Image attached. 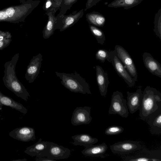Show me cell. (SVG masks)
Here are the masks:
<instances>
[{
    "label": "cell",
    "mask_w": 161,
    "mask_h": 161,
    "mask_svg": "<svg viewBox=\"0 0 161 161\" xmlns=\"http://www.w3.org/2000/svg\"><path fill=\"white\" fill-rule=\"evenodd\" d=\"M71 137L74 140L72 143L75 146L79 145L86 147L94 144L98 142L97 138L93 137L86 133L76 135Z\"/></svg>",
    "instance_id": "ffe728a7"
},
{
    "label": "cell",
    "mask_w": 161,
    "mask_h": 161,
    "mask_svg": "<svg viewBox=\"0 0 161 161\" xmlns=\"http://www.w3.org/2000/svg\"><path fill=\"white\" fill-rule=\"evenodd\" d=\"M124 128L122 126L118 125H112L108 127L105 131V134L107 135H117L122 133Z\"/></svg>",
    "instance_id": "f1b7e54d"
},
{
    "label": "cell",
    "mask_w": 161,
    "mask_h": 161,
    "mask_svg": "<svg viewBox=\"0 0 161 161\" xmlns=\"http://www.w3.org/2000/svg\"><path fill=\"white\" fill-rule=\"evenodd\" d=\"M161 108V93L156 88L147 86L142 92L139 110L140 119L146 120L153 113Z\"/></svg>",
    "instance_id": "7a4b0ae2"
},
{
    "label": "cell",
    "mask_w": 161,
    "mask_h": 161,
    "mask_svg": "<svg viewBox=\"0 0 161 161\" xmlns=\"http://www.w3.org/2000/svg\"><path fill=\"white\" fill-rule=\"evenodd\" d=\"M153 31L161 40V8L155 14L154 19Z\"/></svg>",
    "instance_id": "d4e9b609"
},
{
    "label": "cell",
    "mask_w": 161,
    "mask_h": 161,
    "mask_svg": "<svg viewBox=\"0 0 161 161\" xmlns=\"http://www.w3.org/2000/svg\"><path fill=\"white\" fill-rule=\"evenodd\" d=\"M54 24L55 19L53 16L52 14L49 15L48 21L42 32L44 39H47L53 34Z\"/></svg>",
    "instance_id": "603a6c76"
},
{
    "label": "cell",
    "mask_w": 161,
    "mask_h": 161,
    "mask_svg": "<svg viewBox=\"0 0 161 161\" xmlns=\"http://www.w3.org/2000/svg\"><path fill=\"white\" fill-rule=\"evenodd\" d=\"M42 57L40 53L33 56L27 66L25 78L29 83L33 82L39 73Z\"/></svg>",
    "instance_id": "8fae6325"
},
{
    "label": "cell",
    "mask_w": 161,
    "mask_h": 161,
    "mask_svg": "<svg viewBox=\"0 0 161 161\" xmlns=\"http://www.w3.org/2000/svg\"><path fill=\"white\" fill-rule=\"evenodd\" d=\"M144 0H114L108 6L109 7L117 8L122 7L127 9L137 5Z\"/></svg>",
    "instance_id": "44dd1931"
},
{
    "label": "cell",
    "mask_w": 161,
    "mask_h": 161,
    "mask_svg": "<svg viewBox=\"0 0 161 161\" xmlns=\"http://www.w3.org/2000/svg\"><path fill=\"white\" fill-rule=\"evenodd\" d=\"M31 3H25L21 5L12 6L4 10L8 16V22L18 23L23 20L32 8Z\"/></svg>",
    "instance_id": "5b68a950"
},
{
    "label": "cell",
    "mask_w": 161,
    "mask_h": 161,
    "mask_svg": "<svg viewBox=\"0 0 161 161\" xmlns=\"http://www.w3.org/2000/svg\"><path fill=\"white\" fill-rule=\"evenodd\" d=\"M117 57L123 64L128 73L136 81L137 79V73L136 67L131 57L127 51L122 47L116 45L115 47Z\"/></svg>",
    "instance_id": "8992f818"
},
{
    "label": "cell",
    "mask_w": 161,
    "mask_h": 161,
    "mask_svg": "<svg viewBox=\"0 0 161 161\" xmlns=\"http://www.w3.org/2000/svg\"><path fill=\"white\" fill-rule=\"evenodd\" d=\"M70 152L69 149L51 142L47 157L56 160L66 159L69 157Z\"/></svg>",
    "instance_id": "5bb4252c"
},
{
    "label": "cell",
    "mask_w": 161,
    "mask_h": 161,
    "mask_svg": "<svg viewBox=\"0 0 161 161\" xmlns=\"http://www.w3.org/2000/svg\"></svg>",
    "instance_id": "74e56055"
},
{
    "label": "cell",
    "mask_w": 161,
    "mask_h": 161,
    "mask_svg": "<svg viewBox=\"0 0 161 161\" xmlns=\"http://www.w3.org/2000/svg\"><path fill=\"white\" fill-rule=\"evenodd\" d=\"M97 59L103 63L106 60L110 62V52L104 49L98 50L95 54Z\"/></svg>",
    "instance_id": "83f0119b"
},
{
    "label": "cell",
    "mask_w": 161,
    "mask_h": 161,
    "mask_svg": "<svg viewBox=\"0 0 161 161\" xmlns=\"http://www.w3.org/2000/svg\"><path fill=\"white\" fill-rule=\"evenodd\" d=\"M35 160L36 161H56V160L47 157H40L38 158H36Z\"/></svg>",
    "instance_id": "836d02e7"
},
{
    "label": "cell",
    "mask_w": 161,
    "mask_h": 161,
    "mask_svg": "<svg viewBox=\"0 0 161 161\" xmlns=\"http://www.w3.org/2000/svg\"><path fill=\"white\" fill-rule=\"evenodd\" d=\"M27 160V159L26 158H23V159H18L13 160H12L11 161H26Z\"/></svg>",
    "instance_id": "8d00e7d4"
},
{
    "label": "cell",
    "mask_w": 161,
    "mask_h": 161,
    "mask_svg": "<svg viewBox=\"0 0 161 161\" xmlns=\"http://www.w3.org/2000/svg\"><path fill=\"white\" fill-rule=\"evenodd\" d=\"M108 148L107 144L104 142L96 145L93 144L85 147L81 153L85 156L102 157Z\"/></svg>",
    "instance_id": "d6986e66"
},
{
    "label": "cell",
    "mask_w": 161,
    "mask_h": 161,
    "mask_svg": "<svg viewBox=\"0 0 161 161\" xmlns=\"http://www.w3.org/2000/svg\"><path fill=\"white\" fill-rule=\"evenodd\" d=\"M18 53L4 65V75L3 80L5 86L17 97L27 101L30 96L23 85L17 77L15 67L19 57Z\"/></svg>",
    "instance_id": "6da1fadb"
},
{
    "label": "cell",
    "mask_w": 161,
    "mask_h": 161,
    "mask_svg": "<svg viewBox=\"0 0 161 161\" xmlns=\"http://www.w3.org/2000/svg\"><path fill=\"white\" fill-rule=\"evenodd\" d=\"M102 0H87L86 6V9L90 8L93 6L95 5L100 1Z\"/></svg>",
    "instance_id": "d6a6232c"
},
{
    "label": "cell",
    "mask_w": 161,
    "mask_h": 161,
    "mask_svg": "<svg viewBox=\"0 0 161 161\" xmlns=\"http://www.w3.org/2000/svg\"><path fill=\"white\" fill-rule=\"evenodd\" d=\"M110 147L112 153L123 155L139 150L141 149L142 146L138 142L127 140L115 143Z\"/></svg>",
    "instance_id": "ba28073f"
},
{
    "label": "cell",
    "mask_w": 161,
    "mask_h": 161,
    "mask_svg": "<svg viewBox=\"0 0 161 161\" xmlns=\"http://www.w3.org/2000/svg\"><path fill=\"white\" fill-rule=\"evenodd\" d=\"M127 105L130 113L133 114L140 109L142 98V92L141 88L134 92H127Z\"/></svg>",
    "instance_id": "4fadbf2b"
},
{
    "label": "cell",
    "mask_w": 161,
    "mask_h": 161,
    "mask_svg": "<svg viewBox=\"0 0 161 161\" xmlns=\"http://www.w3.org/2000/svg\"><path fill=\"white\" fill-rule=\"evenodd\" d=\"M110 62L112 64L118 75L122 78L129 87L134 86L136 81L131 76L118 58L115 50L110 51Z\"/></svg>",
    "instance_id": "52a82bcc"
},
{
    "label": "cell",
    "mask_w": 161,
    "mask_h": 161,
    "mask_svg": "<svg viewBox=\"0 0 161 161\" xmlns=\"http://www.w3.org/2000/svg\"><path fill=\"white\" fill-rule=\"evenodd\" d=\"M9 135L14 139L23 142L34 141L36 139L35 130L28 126L16 128L11 131Z\"/></svg>",
    "instance_id": "7c38bea8"
},
{
    "label": "cell",
    "mask_w": 161,
    "mask_h": 161,
    "mask_svg": "<svg viewBox=\"0 0 161 161\" xmlns=\"http://www.w3.org/2000/svg\"><path fill=\"white\" fill-rule=\"evenodd\" d=\"M55 73L60 79L62 84L71 92L91 94L89 84L76 71L69 74L58 72Z\"/></svg>",
    "instance_id": "3957f363"
},
{
    "label": "cell",
    "mask_w": 161,
    "mask_h": 161,
    "mask_svg": "<svg viewBox=\"0 0 161 161\" xmlns=\"http://www.w3.org/2000/svg\"><path fill=\"white\" fill-rule=\"evenodd\" d=\"M76 0H65L64 3L67 5H70L74 2Z\"/></svg>",
    "instance_id": "d590c367"
},
{
    "label": "cell",
    "mask_w": 161,
    "mask_h": 161,
    "mask_svg": "<svg viewBox=\"0 0 161 161\" xmlns=\"http://www.w3.org/2000/svg\"><path fill=\"white\" fill-rule=\"evenodd\" d=\"M96 70L97 81L100 94L102 96L105 97L109 83L107 73L99 65L96 66Z\"/></svg>",
    "instance_id": "2e32d148"
},
{
    "label": "cell",
    "mask_w": 161,
    "mask_h": 161,
    "mask_svg": "<svg viewBox=\"0 0 161 161\" xmlns=\"http://www.w3.org/2000/svg\"><path fill=\"white\" fill-rule=\"evenodd\" d=\"M89 27L92 34L96 39L98 43L103 45L105 40V37L103 31L92 25H90Z\"/></svg>",
    "instance_id": "cb8c5ba5"
},
{
    "label": "cell",
    "mask_w": 161,
    "mask_h": 161,
    "mask_svg": "<svg viewBox=\"0 0 161 161\" xmlns=\"http://www.w3.org/2000/svg\"><path fill=\"white\" fill-rule=\"evenodd\" d=\"M146 120L152 134H161V108L152 114Z\"/></svg>",
    "instance_id": "e0dca14e"
},
{
    "label": "cell",
    "mask_w": 161,
    "mask_h": 161,
    "mask_svg": "<svg viewBox=\"0 0 161 161\" xmlns=\"http://www.w3.org/2000/svg\"><path fill=\"white\" fill-rule=\"evenodd\" d=\"M81 11L73 15L67 16L65 19L62 26L60 29V31H63L71 26L79 18Z\"/></svg>",
    "instance_id": "484cf974"
},
{
    "label": "cell",
    "mask_w": 161,
    "mask_h": 161,
    "mask_svg": "<svg viewBox=\"0 0 161 161\" xmlns=\"http://www.w3.org/2000/svg\"><path fill=\"white\" fill-rule=\"evenodd\" d=\"M143 63L146 68L152 74L161 78V64L148 53L142 55Z\"/></svg>",
    "instance_id": "9a60e30c"
},
{
    "label": "cell",
    "mask_w": 161,
    "mask_h": 161,
    "mask_svg": "<svg viewBox=\"0 0 161 161\" xmlns=\"http://www.w3.org/2000/svg\"><path fill=\"white\" fill-rule=\"evenodd\" d=\"M52 4V3L51 0H47L45 4V8L46 9L48 8L51 6Z\"/></svg>",
    "instance_id": "e575fe53"
},
{
    "label": "cell",
    "mask_w": 161,
    "mask_h": 161,
    "mask_svg": "<svg viewBox=\"0 0 161 161\" xmlns=\"http://www.w3.org/2000/svg\"><path fill=\"white\" fill-rule=\"evenodd\" d=\"M12 41L11 38L0 41V50H2L8 47Z\"/></svg>",
    "instance_id": "4dcf8cb0"
},
{
    "label": "cell",
    "mask_w": 161,
    "mask_h": 161,
    "mask_svg": "<svg viewBox=\"0 0 161 161\" xmlns=\"http://www.w3.org/2000/svg\"><path fill=\"white\" fill-rule=\"evenodd\" d=\"M108 113L109 114H118L123 118L128 117L127 100L124 98L122 92L118 91L113 92Z\"/></svg>",
    "instance_id": "277c9868"
},
{
    "label": "cell",
    "mask_w": 161,
    "mask_h": 161,
    "mask_svg": "<svg viewBox=\"0 0 161 161\" xmlns=\"http://www.w3.org/2000/svg\"><path fill=\"white\" fill-rule=\"evenodd\" d=\"M8 22V16L5 10H0V22Z\"/></svg>",
    "instance_id": "1f68e13d"
},
{
    "label": "cell",
    "mask_w": 161,
    "mask_h": 161,
    "mask_svg": "<svg viewBox=\"0 0 161 161\" xmlns=\"http://www.w3.org/2000/svg\"><path fill=\"white\" fill-rule=\"evenodd\" d=\"M87 19L90 24L97 27L103 26L106 22L105 17L97 12H93L86 15Z\"/></svg>",
    "instance_id": "7402d4cb"
},
{
    "label": "cell",
    "mask_w": 161,
    "mask_h": 161,
    "mask_svg": "<svg viewBox=\"0 0 161 161\" xmlns=\"http://www.w3.org/2000/svg\"><path fill=\"white\" fill-rule=\"evenodd\" d=\"M11 37L12 35L9 32L0 30V41L11 38Z\"/></svg>",
    "instance_id": "f546056e"
},
{
    "label": "cell",
    "mask_w": 161,
    "mask_h": 161,
    "mask_svg": "<svg viewBox=\"0 0 161 161\" xmlns=\"http://www.w3.org/2000/svg\"><path fill=\"white\" fill-rule=\"evenodd\" d=\"M3 105L14 109L24 114H26L28 111L27 109L22 104L4 95L0 90V110H2Z\"/></svg>",
    "instance_id": "ac0fdd59"
},
{
    "label": "cell",
    "mask_w": 161,
    "mask_h": 161,
    "mask_svg": "<svg viewBox=\"0 0 161 161\" xmlns=\"http://www.w3.org/2000/svg\"><path fill=\"white\" fill-rule=\"evenodd\" d=\"M91 108L88 106L77 107L74 110L71 123L74 126L90 124L92 119L91 116Z\"/></svg>",
    "instance_id": "9c48e42d"
},
{
    "label": "cell",
    "mask_w": 161,
    "mask_h": 161,
    "mask_svg": "<svg viewBox=\"0 0 161 161\" xmlns=\"http://www.w3.org/2000/svg\"><path fill=\"white\" fill-rule=\"evenodd\" d=\"M51 142L42 141L40 138L38 142L33 145L27 147L24 152L31 156L36 158L47 157Z\"/></svg>",
    "instance_id": "30bf717a"
},
{
    "label": "cell",
    "mask_w": 161,
    "mask_h": 161,
    "mask_svg": "<svg viewBox=\"0 0 161 161\" xmlns=\"http://www.w3.org/2000/svg\"><path fill=\"white\" fill-rule=\"evenodd\" d=\"M140 154L136 156L126 157L123 161H156L149 155Z\"/></svg>",
    "instance_id": "4316f807"
}]
</instances>
